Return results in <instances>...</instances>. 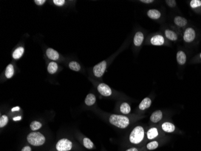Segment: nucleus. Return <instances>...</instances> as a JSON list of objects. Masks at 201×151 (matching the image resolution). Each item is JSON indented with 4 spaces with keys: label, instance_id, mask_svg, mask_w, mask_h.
<instances>
[{
    "label": "nucleus",
    "instance_id": "5701e85b",
    "mask_svg": "<svg viewBox=\"0 0 201 151\" xmlns=\"http://www.w3.org/2000/svg\"><path fill=\"white\" fill-rule=\"evenodd\" d=\"M83 145L84 147L87 149H93L95 148L92 141L87 137H84L83 139Z\"/></svg>",
    "mask_w": 201,
    "mask_h": 151
},
{
    "label": "nucleus",
    "instance_id": "f257e3e1",
    "mask_svg": "<svg viewBox=\"0 0 201 151\" xmlns=\"http://www.w3.org/2000/svg\"><path fill=\"white\" fill-rule=\"evenodd\" d=\"M146 137V132L143 126L138 125L134 128L129 136V142L134 145L141 144Z\"/></svg>",
    "mask_w": 201,
    "mask_h": 151
},
{
    "label": "nucleus",
    "instance_id": "c85d7f7f",
    "mask_svg": "<svg viewBox=\"0 0 201 151\" xmlns=\"http://www.w3.org/2000/svg\"><path fill=\"white\" fill-rule=\"evenodd\" d=\"M190 5L191 8L195 9L201 7V0H192L190 2Z\"/></svg>",
    "mask_w": 201,
    "mask_h": 151
},
{
    "label": "nucleus",
    "instance_id": "2f4dec72",
    "mask_svg": "<svg viewBox=\"0 0 201 151\" xmlns=\"http://www.w3.org/2000/svg\"><path fill=\"white\" fill-rule=\"evenodd\" d=\"M34 2L37 5H42L46 2V0H34Z\"/></svg>",
    "mask_w": 201,
    "mask_h": 151
},
{
    "label": "nucleus",
    "instance_id": "4468645a",
    "mask_svg": "<svg viewBox=\"0 0 201 151\" xmlns=\"http://www.w3.org/2000/svg\"><path fill=\"white\" fill-rule=\"evenodd\" d=\"M148 16L151 19L157 20L159 19L161 16V13L157 9H149L147 12Z\"/></svg>",
    "mask_w": 201,
    "mask_h": 151
},
{
    "label": "nucleus",
    "instance_id": "473e14b6",
    "mask_svg": "<svg viewBox=\"0 0 201 151\" xmlns=\"http://www.w3.org/2000/svg\"><path fill=\"white\" fill-rule=\"evenodd\" d=\"M125 151H142L141 148H135V147H133V148H130L127 149V150Z\"/></svg>",
    "mask_w": 201,
    "mask_h": 151
},
{
    "label": "nucleus",
    "instance_id": "a211bd4d",
    "mask_svg": "<svg viewBox=\"0 0 201 151\" xmlns=\"http://www.w3.org/2000/svg\"><path fill=\"white\" fill-rule=\"evenodd\" d=\"M177 62L181 65H184L186 64V61H187V56H186V53L183 51L180 50L177 52Z\"/></svg>",
    "mask_w": 201,
    "mask_h": 151
},
{
    "label": "nucleus",
    "instance_id": "6e6552de",
    "mask_svg": "<svg viewBox=\"0 0 201 151\" xmlns=\"http://www.w3.org/2000/svg\"><path fill=\"white\" fill-rule=\"evenodd\" d=\"M196 38L195 30L192 28L189 27L186 29L183 35V39L187 43H190L193 42Z\"/></svg>",
    "mask_w": 201,
    "mask_h": 151
},
{
    "label": "nucleus",
    "instance_id": "0eeeda50",
    "mask_svg": "<svg viewBox=\"0 0 201 151\" xmlns=\"http://www.w3.org/2000/svg\"><path fill=\"white\" fill-rule=\"evenodd\" d=\"M98 92L104 97H110L113 94L112 88L104 83H100L97 86Z\"/></svg>",
    "mask_w": 201,
    "mask_h": 151
},
{
    "label": "nucleus",
    "instance_id": "f704fd0d",
    "mask_svg": "<svg viewBox=\"0 0 201 151\" xmlns=\"http://www.w3.org/2000/svg\"><path fill=\"white\" fill-rule=\"evenodd\" d=\"M21 151H31V148L29 146H26L22 149Z\"/></svg>",
    "mask_w": 201,
    "mask_h": 151
},
{
    "label": "nucleus",
    "instance_id": "c756f323",
    "mask_svg": "<svg viewBox=\"0 0 201 151\" xmlns=\"http://www.w3.org/2000/svg\"><path fill=\"white\" fill-rule=\"evenodd\" d=\"M165 2L166 3V4L169 7H171V8L175 7L177 5L176 1H175V0H166V1H165Z\"/></svg>",
    "mask_w": 201,
    "mask_h": 151
},
{
    "label": "nucleus",
    "instance_id": "39448f33",
    "mask_svg": "<svg viewBox=\"0 0 201 151\" xmlns=\"http://www.w3.org/2000/svg\"><path fill=\"white\" fill-rule=\"evenodd\" d=\"M107 64L105 61H103L95 65L93 69V73L94 76L97 78L101 77L107 69Z\"/></svg>",
    "mask_w": 201,
    "mask_h": 151
},
{
    "label": "nucleus",
    "instance_id": "7c9ffc66",
    "mask_svg": "<svg viewBox=\"0 0 201 151\" xmlns=\"http://www.w3.org/2000/svg\"><path fill=\"white\" fill-rule=\"evenodd\" d=\"M53 2L56 5L60 6V7L63 6L65 4V0H53Z\"/></svg>",
    "mask_w": 201,
    "mask_h": 151
},
{
    "label": "nucleus",
    "instance_id": "6ab92c4d",
    "mask_svg": "<svg viewBox=\"0 0 201 151\" xmlns=\"http://www.w3.org/2000/svg\"><path fill=\"white\" fill-rule=\"evenodd\" d=\"M119 111L122 115H127L131 113V108L129 103L127 102H123L119 106Z\"/></svg>",
    "mask_w": 201,
    "mask_h": 151
},
{
    "label": "nucleus",
    "instance_id": "2eb2a0df",
    "mask_svg": "<svg viewBox=\"0 0 201 151\" xmlns=\"http://www.w3.org/2000/svg\"><path fill=\"white\" fill-rule=\"evenodd\" d=\"M46 55L47 57L53 61H57L59 59V53L55 50L51 48H48L46 51Z\"/></svg>",
    "mask_w": 201,
    "mask_h": 151
},
{
    "label": "nucleus",
    "instance_id": "c9c22d12",
    "mask_svg": "<svg viewBox=\"0 0 201 151\" xmlns=\"http://www.w3.org/2000/svg\"><path fill=\"white\" fill-rule=\"evenodd\" d=\"M200 58H201V53L200 54Z\"/></svg>",
    "mask_w": 201,
    "mask_h": 151
},
{
    "label": "nucleus",
    "instance_id": "7ed1b4c3",
    "mask_svg": "<svg viewBox=\"0 0 201 151\" xmlns=\"http://www.w3.org/2000/svg\"><path fill=\"white\" fill-rule=\"evenodd\" d=\"M27 140L28 143L33 146H41L45 143L46 139L42 133L34 131L27 136Z\"/></svg>",
    "mask_w": 201,
    "mask_h": 151
},
{
    "label": "nucleus",
    "instance_id": "1a4fd4ad",
    "mask_svg": "<svg viewBox=\"0 0 201 151\" xmlns=\"http://www.w3.org/2000/svg\"><path fill=\"white\" fill-rule=\"evenodd\" d=\"M161 130L165 133H173L176 130V127L175 125L170 122H163L160 126Z\"/></svg>",
    "mask_w": 201,
    "mask_h": 151
},
{
    "label": "nucleus",
    "instance_id": "cd10ccee",
    "mask_svg": "<svg viewBox=\"0 0 201 151\" xmlns=\"http://www.w3.org/2000/svg\"><path fill=\"white\" fill-rule=\"evenodd\" d=\"M8 122V118L6 115H2L0 118V128H4Z\"/></svg>",
    "mask_w": 201,
    "mask_h": 151
},
{
    "label": "nucleus",
    "instance_id": "393cba45",
    "mask_svg": "<svg viewBox=\"0 0 201 151\" xmlns=\"http://www.w3.org/2000/svg\"><path fill=\"white\" fill-rule=\"evenodd\" d=\"M15 73L14 67L12 64H9L7 66L5 72V76L7 79H10L13 77Z\"/></svg>",
    "mask_w": 201,
    "mask_h": 151
},
{
    "label": "nucleus",
    "instance_id": "20e7f679",
    "mask_svg": "<svg viewBox=\"0 0 201 151\" xmlns=\"http://www.w3.org/2000/svg\"><path fill=\"white\" fill-rule=\"evenodd\" d=\"M73 143L67 139H62L58 141L56 145L57 151H69L72 149Z\"/></svg>",
    "mask_w": 201,
    "mask_h": 151
},
{
    "label": "nucleus",
    "instance_id": "4be33fe9",
    "mask_svg": "<svg viewBox=\"0 0 201 151\" xmlns=\"http://www.w3.org/2000/svg\"><path fill=\"white\" fill-rule=\"evenodd\" d=\"M24 53V49L23 47H19L13 53L12 57L14 59L18 60L20 59Z\"/></svg>",
    "mask_w": 201,
    "mask_h": 151
},
{
    "label": "nucleus",
    "instance_id": "72a5a7b5",
    "mask_svg": "<svg viewBox=\"0 0 201 151\" xmlns=\"http://www.w3.org/2000/svg\"><path fill=\"white\" fill-rule=\"evenodd\" d=\"M140 1L144 4H151L154 2L153 0H140Z\"/></svg>",
    "mask_w": 201,
    "mask_h": 151
},
{
    "label": "nucleus",
    "instance_id": "ddd939ff",
    "mask_svg": "<svg viewBox=\"0 0 201 151\" xmlns=\"http://www.w3.org/2000/svg\"><path fill=\"white\" fill-rule=\"evenodd\" d=\"M161 145V142L159 140H154L149 141L146 143L145 149L148 151H154L158 148Z\"/></svg>",
    "mask_w": 201,
    "mask_h": 151
},
{
    "label": "nucleus",
    "instance_id": "f8f14e48",
    "mask_svg": "<svg viewBox=\"0 0 201 151\" xmlns=\"http://www.w3.org/2000/svg\"><path fill=\"white\" fill-rule=\"evenodd\" d=\"M152 105V100L149 97H145L144 98L141 102L138 105V109L141 111H144L148 108H150V106Z\"/></svg>",
    "mask_w": 201,
    "mask_h": 151
},
{
    "label": "nucleus",
    "instance_id": "a878e982",
    "mask_svg": "<svg viewBox=\"0 0 201 151\" xmlns=\"http://www.w3.org/2000/svg\"><path fill=\"white\" fill-rule=\"evenodd\" d=\"M42 124L38 121H33L31 123V124L30 125V129L33 132L39 130V129H41L42 128Z\"/></svg>",
    "mask_w": 201,
    "mask_h": 151
},
{
    "label": "nucleus",
    "instance_id": "aec40b11",
    "mask_svg": "<svg viewBox=\"0 0 201 151\" xmlns=\"http://www.w3.org/2000/svg\"><path fill=\"white\" fill-rule=\"evenodd\" d=\"M164 35L169 40L171 41H176L178 40L177 34L173 30L170 29H166L164 31Z\"/></svg>",
    "mask_w": 201,
    "mask_h": 151
},
{
    "label": "nucleus",
    "instance_id": "f03ea898",
    "mask_svg": "<svg viewBox=\"0 0 201 151\" xmlns=\"http://www.w3.org/2000/svg\"><path fill=\"white\" fill-rule=\"evenodd\" d=\"M109 121L111 125L120 129L127 128L131 123L129 117L121 114H112L109 118Z\"/></svg>",
    "mask_w": 201,
    "mask_h": 151
},
{
    "label": "nucleus",
    "instance_id": "423d86ee",
    "mask_svg": "<svg viewBox=\"0 0 201 151\" xmlns=\"http://www.w3.org/2000/svg\"><path fill=\"white\" fill-rule=\"evenodd\" d=\"M161 134V133L159 128L156 126H152L146 132V137L149 141L157 140L160 137Z\"/></svg>",
    "mask_w": 201,
    "mask_h": 151
},
{
    "label": "nucleus",
    "instance_id": "dca6fc26",
    "mask_svg": "<svg viewBox=\"0 0 201 151\" xmlns=\"http://www.w3.org/2000/svg\"><path fill=\"white\" fill-rule=\"evenodd\" d=\"M144 41V35L141 32H137L134 37L133 42L136 47H140Z\"/></svg>",
    "mask_w": 201,
    "mask_h": 151
},
{
    "label": "nucleus",
    "instance_id": "412c9836",
    "mask_svg": "<svg viewBox=\"0 0 201 151\" xmlns=\"http://www.w3.org/2000/svg\"><path fill=\"white\" fill-rule=\"evenodd\" d=\"M96 96L92 93H89L86 96L84 100V103L87 106H91L96 103Z\"/></svg>",
    "mask_w": 201,
    "mask_h": 151
},
{
    "label": "nucleus",
    "instance_id": "9b49d317",
    "mask_svg": "<svg viewBox=\"0 0 201 151\" xmlns=\"http://www.w3.org/2000/svg\"><path fill=\"white\" fill-rule=\"evenodd\" d=\"M163 118V114L161 110H156L150 116V121L152 123H159Z\"/></svg>",
    "mask_w": 201,
    "mask_h": 151
},
{
    "label": "nucleus",
    "instance_id": "b1692460",
    "mask_svg": "<svg viewBox=\"0 0 201 151\" xmlns=\"http://www.w3.org/2000/svg\"><path fill=\"white\" fill-rule=\"evenodd\" d=\"M48 72L50 74H55L58 70V64L55 62H51L48 66Z\"/></svg>",
    "mask_w": 201,
    "mask_h": 151
},
{
    "label": "nucleus",
    "instance_id": "9d476101",
    "mask_svg": "<svg viewBox=\"0 0 201 151\" xmlns=\"http://www.w3.org/2000/svg\"><path fill=\"white\" fill-rule=\"evenodd\" d=\"M150 42L153 45L161 46L164 44L165 39L164 36L161 35H155L151 38Z\"/></svg>",
    "mask_w": 201,
    "mask_h": 151
},
{
    "label": "nucleus",
    "instance_id": "bb28decb",
    "mask_svg": "<svg viewBox=\"0 0 201 151\" xmlns=\"http://www.w3.org/2000/svg\"><path fill=\"white\" fill-rule=\"evenodd\" d=\"M69 67L71 70L74 72H79L81 69L79 64L76 61H70L69 64Z\"/></svg>",
    "mask_w": 201,
    "mask_h": 151
},
{
    "label": "nucleus",
    "instance_id": "f3484780",
    "mask_svg": "<svg viewBox=\"0 0 201 151\" xmlns=\"http://www.w3.org/2000/svg\"><path fill=\"white\" fill-rule=\"evenodd\" d=\"M173 22L175 24L179 27H184L187 24V20L182 16H177L174 18Z\"/></svg>",
    "mask_w": 201,
    "mask_h": 151
}]
</instances>
